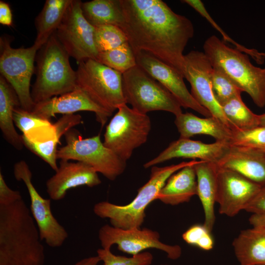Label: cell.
Segmentation results:
<instances>
[{
	"mask_svg": "<svg viewBox=\"0 0 265 265\" xmlns=\"http://www.w3.org/2000/svg\"><path fill=\"white\" fill-rule=\"evenodd\" d=\"M42 241L23 199L0 206V265H44Z\"/></svg>",
	"mask_w": 265,
	"mask_h": 265,
	"instance_id": "2",
	"label": "cell"
},
{
	"mask_svg": "<svg viewBox=\"0 0 265 265\" xmlns=\"http://www.w3.org/2000/svg\"><path fill=\"white\" fill-rule=\"evenodd\" d=\"M217 166L216 202L221 214L232 217L244 210L262 186L234 171Z\"/></svg>",
	"mask_w": 265,
	"mask_h": 265,
	"instance_id": "15",
	"label": "cell"
},
{
	"mask_svg": "<svg viewBox=\"0 0 265 265\" xmlns=\"http://www.w3.org/2000/svg\"><path fill=\"white\" fill-rule=\"evenodd\" d=\"M13 174L18 181H22L30 198V211L38 229L41 240L50 247H61L68 237L65 228L54 216L51 210V199L43 198L32 182V172L23 160L15 163Z\"/></svg>",
	"mask_w": 265,
	"mask_h": 265,
	"instance_id": "12",
	"label": "cell"
},
{
	"mask_svg": "<svg viewBox=\"0 0 265 265\" xmlns=\"http://www.w3.org/2000/svg\"><path fill=\"white\" fill-rule=\"evenodd\" d=\"M117 110L106 127L103 143L126 161L134 149L147 141L151 122L147 114L130 108L127 104Z\"/></svg>",
	"mask_w": 265,
	"mask_h": 265,
	"instance_id": "9",
	"label": "cell"
},
{
	"mask_svg": "<svg viewBox=\"0 0 265 265\" xmlns=\"http://www.w3.org/2000/svg\"><path fill=\"white\" fill-rule=\"evenodd\" d=\"M234 171L260 186H265V152L231 145L216 164Z\"/></svg>",
	"mask_w": 265,
	"mask_h": 265,
	"instance_id": "20",
	"label": "cell"
},
{
	"mask_svg": "<svg viewBox=\"0 0 265 265\" xmlns=\"http://www.w3.org/2000/svg\"><path fill=\"white\" fill-rule=\"evenodd\" d=\"M230 144L224 141L205 143L189 138H180L172 142L157 157L146 162L145 168L154 166L165 161L178 158L200 159L217 164L228 150Z\"/></svg>",
	"mask_w": 265,
	"mask_h": 265,
	"instance_id": "19",
	"label": "cell"
},
{
	"mask_svg": "<svg viewBox=\"0 0 265 265\" xmlns=\"http://www.w3.org/2000/svg\"><path fill=\"white\" fill-rule=\"evenodd\" d=\"M195 164L186 166L172 175L160 190L157 200L165 204L176 205L187 202L197 195Z\"/></svg>",
	"mask_w": 265,
	"mask_h": 265,
	"instance_id": "23",
	"label": "cell"
},
{
	"mask_svg": "<svg viewBox=\"0 0 265 265\" xmlns=\"http://www.w3.org/2000/svg\"><path fill=\"white\" fill-rule=\"evenodd\" d=\"M244 210L252 213H265V186L261 187Z\"/></svg>",
	"mask_w": 265,
	"mask_h": 265,
	"instance_id": "39",
	"label": "cell"
},
{
	"mask_svg": "<svg viewBox=\"0 0 265 265\" xmlns=\"http://www.w3.org/2000/svg\"><path fill=\"white\" fill-rule=\"evenodd\" d=\"M70 56L55 32L37 51L36 79L31 95L35 104L71 92L77 88L76 72Z\"/></svg>",
	"mask_w": 265,
	"mask_h": 265,
	"instance_id": "3",
	"label": "cell"
},
{
	"mask_svg": "<svg viewBox=\"0 0 265 265\" xmlns=\"http://www.w3.org/2000/svg\"><path fill=\"white\" fill-rule=\"evenodd\" d=\"M76 72L77 87L111 115L127 104L121 73L94 59L78 63Z\"/></svg>",
	"mask_w": 265,
	"mask_h": 265,
	"instance_id": "6",
	"label": "cell"
},
{
	"mask_svg": "<svg viewBox=\"0 0 265 265\" xmlns=\"http://www.w3.org/2000/svg\"><path fill=\"white\" fill-rule=\"evenodd\" d=\"M81 2L72 0L55 32L69 56L78 63L87 59L97 61L99 53L95 43V27L84 17Z\"/></svg>",
	"mask_w": 265,
	"mask_h": 265,
	"instance_id": "11",
	"label": "cell"
},
{
	"mask_svg": "<svg viewBox=\"0 0 265 265\" xmlns=\"http://www.w3.org/2000/svg\"><path fill=\"white\" fill-rule=\"evenodd\" d=\"M233 246L240 265H265V228L253 226L242 231Z\"/></svg>",
	"mask_w": 265,
	"mask_h": 265,
	"instance_id": "24",
	"label": "cell"
},
{
	"mask_svg": "<svg viewBox=\"0 0 265 265\" xmlns=\"http://www.w3.org/2000/svg\"><path fill=\"white\" fill-rule=\"evenodd\" d=\"M211 80L214 97L221 106L231 99L241 96L242 91L220 68L212 66Z\"/></svg>",
	"mask_w": 265,
	"mask_h": 265,
	"instance_id": "31",
	"label": "cell"
},
{
	"mask_svg": "<svg viewBox=\"0 0 265 265\" xmlns=\"http://www.w3.org/2000/svg\"><path fill=\"white\" fill-rule=\"evenodd\" d=\"M82 14L93 26L110 25L122 26L124 17L120 0H92L82 2Z\"/></svg>",
	"mask_w": 265,
	"mask_h": 265,
	"instance_id": "27",
	"label": "cell"
},
{
	"mask_svg": "<svg viewBox=\"0 0 265 265\" xmlns=\"http://www.w3.org/2000/svg\"><path fill=\"white\" fill-rule=\"evenodd\" d=\"M259 126H265V113L259 115Z\"/></svg>",
	"mask_w": 265,
	"mask_h": 265,
	"instance_id": "43",
	"label": "cell"
},
{
	"mask_svg": "<svg viewBox=\"0 0 265 265\" xmlns=\"http://www.w3.org/2000/svg\"><path fill=\"white\" fill-rule=\"evenodd\" d=\"M80 111L94 112L97 121L102 127L105 125L108 117L111 116L78 87L69 93L35 104L31 113L51 121V117H55L56 114H71Z\"/></svg>",
	"mask_w": 265,
	"mask_h": 265,
	"instance_id": "17",
	"label": "cell"
},
{
	"mask_svg": "<svg viewBox=\"0 0 265 265\" xmlns=\"http://www.w3.org/2000/svg\"><path fill=\"white\" fill-rule=\"evenodd\" d=\"M203 49L213 67L220 68L257 106H265V68L254 66L248 54L228 46L214 35L206 40Z\"/></svg>",
	"mask_w": 265,
	"mask_h": 265,
	"instance_id": "4",
	"label": "cell"
},
{
	"mask_svg": "<svg viewBox=\"0 0 265 265\" xmlns=\"http://www.w3.org/2000/svg\"><path fill=\"white\" fill-rule=\"evenodd\" d=\"M0 23L8 26L13 24V16L10 6L3 0L0 1Z\"/></svg>",
	"mask_w": 265,
	"mask_h": 265,
	"instance_id": "40",
	"label": "cell"
},
{
	"mask_svg": "<svg viewBox=\"0 0 265 265\" xmlns=\"http://www.w3.org/2000/svg\"><path fill=\"white\" fill-rule=\"evenodd\" d=\"M182 237L187 243L204 250H211L213 247L211 232L204 225L196 224L191 226L183 234Z\"/></svg>",
	"mask_w": 265,
	"mask_h": 265,
	"instance_id": "37",
	"label": "cell"
},
{
	"mask_svg": "<svg viewBox=\"0 0 265 265\" xmlns=\"http://www.w3.org/2000/svg\"><path fill=\"white\" fill-rule=\"evenodd\" d=\"M21 135L24 146L42 159L55 172L57 170V145L61 143L60 138H56L46 142L35 143L29 141Z\"/></svg>",
	"mask_w": 265,
	"mask_h": 265,
	"instance_id": "36",
	"label": "cell"
},
{
	"mask_svg": "<svg viewBox=\"0 0 265 265\" xmlns=\"http://www.w3.org/2000/svg\"><path fill=\"white\" fill-rule=\"evenodd\" d=\"M184 77L190 83L191 94L195 100L216 118L233 131L221 106L213 93L211 74L212 66L204 52L191 51L185 55Z\"/></svg>",
	"mask_w": 265,
	"mask_h": 265,
	"instance_id": "14",
	"label": "cell"
},
{
	"mask_svg": "<svg viewBox=\"0 0 265 265\" xmlns=\"http://www.w3.org/2000/svg\"><path fill=\"white\" fill-rule=\"evenodd\" d=\"M21 106L19 98L8 81L0 76V129L5 140L14 148L21 150L24 146L22 135L14 127V109Z\"/></svg>",
	"mask_w": 265,
	"mask_h": 265,
	"instance_id": "25",
	"label": "cell"
},
{
	"mask_svg": "<svg viewBox=\"0 0 265 265\" xmlns=\"http://www.w3.org/2000/svg\"><path fill=\"white\" fill-rule=\"evenodd\" d=\"M252 226H259L265 228V213H253L249 219Z\"/></svg>",
	"mask_w": 265,
	"mask_h": 265,
	"instance_id": "41",
	"label": "cell"
},
{
	"mask_svg": "<svg viewBox=\"0 0 265 265\" xmlns=\"http://www.w3.org/2000/svg\"><path fill=\"white\" fill-rule=\"evenodd\" d=\"M230 144L251 148L265 152V126L233 131Z\"/></svg>",
	"mask_w": 265,
	"mask_h": 265,
	"instance_id": "33",
	"label": "cell"
},
{
	"mask_svg": "<svg viewBox=\"0 0 265 265\" xmlns=\"http://www.w3.org/2000/svg\"><path fill=\"white\" fill-rule=\"evenodd\" d=\"M13 119L15 125L24 135L35 133L52 123L50 120L37 116L21 106L14 109Z\"/></svg>",
	"mask_w": 265,
	"mask_h": 265,
	"instance_id": "34",
	"label": "cell"
},
{
	"mask_svg": "<svg viewBox=\"0 0 265 265\" xmlns=\"http://www.w3.org/2000/svg\"><path fill=\"white\" fill-rule=\"evenodd\" d=\"M221 107L233 131L248 130L259 126V115L253 113L245 105L241 96L231 99Z\"/></svg>",
	"mask_w": 265,
	"mask_h": 265,
	"instance_id": "28",
	"label": "cell"
},
{
	"mask_svg": "<svg viewBox=\"0 0 265 265\" xmlns=\"http://www.w3.org/2000/svg\"><path fill=\"white\" fill-rule=\"evenodd\" d=\"M94 27L95 43L99 53L114 49L128 42L124 32L118 26L106 25Z\"/></svg>",
	"mask_w": 265,
	"mask_h": 265,
	"instance_id": "30",
	"label": "cell"
},
{
	"mask_svg": "<svg viewBox=\"0 0 265 265\" xmlns=\"http://www.w3.org/2000/svg\"><path fill=\"white\" fill-rule=\"evenodd\" d=\"M64 136L66 144L57 150V159L83 162L110 181L125 171L126 161L104 145L100 134L82 138L80 132L72 128Z\"/></svg>",
	"mask_w": 265,
	"mask_h": 265,
	"instance_id": "7",
	"label": "cell"
},
{
	"mask_svg": "<svg viewBox=\"0 0 265 265\" xmlns=\"http://www.w3.org/2000/svg\"><path fill=\"white\" fill-rule=\"evenodd\" d=\"M193 159L177 164L159 167L152 166L149 181L138 190L132 201L127 205H117L107 201L96 203L93 212L98 216L109 219L111 226L122 229L140 228L145 217V209L158 194L168 178L182 168L197 163Z\"/></svg>",
	"mask_w": 265,
	"mask_h": 265,
	"instance_id": "5",
	"label": "cell"
},
{
	"mask_svg": "<svg viewBox=\"0 0 265 265\" xmlns=\"http://www.w3.org/2000/svg\"><path fill=\"white\" fill-rule=\"evenodd\" d=\"M175 124L180 138H189L197 134L213 137L217 141L230 143L233 131L216 118L211 116L200 118L189 113H182L175 116Z\"/></svg>",
	"mask_w": 265,
	"mask_h": 265,
	"instance_id": "21",
	"label": "cell"
},
{
	"mask_svg": "<svg viewBox=\"0 0 265 265\" xmlns=\"http://www.w3.org/2000/svg\"><path fill=\"white\" fill-rule=\"evenodd\" d=\"M120 2L124 17L121 28L134 54L148 53L184 76L183 53L194 33L192 22L161 0Z\"/></svg>",
	"mask_w": 265,
	"mask_h": 265,
	"instance_id": "1",
	"label": "cell"
},
{
	"mask_svg": "<svg viewBox=\"0 0 265 265\" xmlns=\"http://www.w3.org/2000/svg\"><path fill=\"white\" fill-rule=\"evenodd\" d=\"M72 0H46L35 19L36 36L33 44L39 49L56 31Z\"/></svg>",
	"mask_w": 265,
	"mask_h": 265,
	"instance_id": "26",
	"label": "cell"
},
{
	"mask_svg": "<svg viewBox=\"0 0 265 265\" xmlns=\"http://www.w3.org/2000/svg\"><path fill=\"white\" fill-rule=\"evenodd\" d=\"M197 183V195L202 203L205 221L204 226L211 232L215 222L214 205L216 202L217 179V164L200 160L194 165Z\"/></svg>",
	"mask_w": 265,
	"mask_h": 265,
	"instance_id": "22",
	"label": "cell"
},
{
	"mask_svg": "<svg viewBox=\"0 0 265 265\" xmlns=\"http://www.w3.org/2000/svg\"><path fill=\"white\" fill-rule=\"evenodd\" d=\"M97 61L122 74L137 65L135 54L128 42L99 53Z\"/></svg>",
	"mask_w": 265,
	"mask_h": 265,
	"instance_id": "29",
	"label": "cell"
},
{
	"mask_svg": "<svg viewBox=\"0 0 265 265\" xmlns=\"http://www.w3.org/2000/svg\"><path fill=\"white\" fill-rule=\"evenodd\" d=\"M123 89L127 104L141 113L162 110L176 116L182 113L178 100L137 65L123 74Z\"/></svg>",
	"mask_w": 265,
	"mask_h": 265,
	"instance_id": "8",
	"label": "cell"
},
{
	"mask_svg": "<svg viewBox=\"0 0 265 265\" xmlns=\"http://www.w3.org/2000/svg\"><path fill=\"white\" fill-rule=\"evenodd\" d=\"M97 253L104 265H151L153 260L152 254L148 252L127 257L115 255L110 249L102 248L97 250Z\"/></svg>",
	"mask_w": 265,
	"mask_h": 265,
	"instance_id": "35",
	"label": "cell"
},
{
	"mask_svg": "<svg viewBox=\"0 0 265 265\" xmlns=\"http://www.w3.org/2000/svg\"><path fill=\"white\" fill-rule=\"evenodd\" d=\"M101 183L98 173L89 165L62 159L55 174L47 181L46 186L50 199L58 201L64 199L70 189L81 186L92 187Z\"/></svg>",
	"mask_w": 265,
	"mask_h": 265,
	"instance_id": "18",
	"label": "cell"
},
{
	"mask_svg": "<svg viewBox=\"0 0 265 265\" xmlns=\"http://www.w3.org/2000/svg\"><path fill=\"white\" fill-rule=\"evenodd\" d=\"M181 1L190 6L202 16L205 18L213 27L221 33L225 40L232 43L236 46L237 49L250 55L258 64H262L264 63L265 60V53L259 52L258 50L254 49H248L232 40L213 20L205 8L203 3L201 0H184Z\"/></svg>",
	"mask_w": 265,
	"mask_h": 265,
	"instance_id": "32",
	"label": "cell"
},
{
	"mask_svg": "<svg viewBox=\"0 0 265 265\" xmlns=\"http://www.w3.org/2000/svg\"><path fill=\"white\" fill-rule=\"evenodd\" d=\"M100 261L99 257L97 255L83 258L73 265H98Z\"/></svg>",
	"mask_w": 265,
	"mask_h": 265,
	"instance_id": "42",
	"label": "cell"
},
{
	"mask_svg": "<svg viewBox=\"0 0 265 265\" xmlns=\"http://www.w3.org/2000/svg\"><path fill=\"white\" fill-rule=\"evenodd\" d=\"M22 199V196L19 191L13 190L8 186L0 171V206L10 205Z\"/></svg>",
	"mask_w": 265,
	"mask_h": 265,
	"instance_id": "38",
	"label": "cell"
},
{
	"mask_svg": "<svg viewBox=\"0 0 265 265\" xmlns=\"http://www.w3.org/2000/svg\"><path fill=\"white\" fill-rule=\"evenodd\" d=\"M98 237L103 248L110 249L117 244L120 251L132 256L149 248L164 251L172 260L178 259L182 253L180 246L161 242L158 232L147 228L122 229L106 224L100 228Z\"/></svg>",
	"mask_w": 265,
	"mask_h": 265,
	"instance_id": "13",
	"label": "cell"
},
{
	"mask_svg": "<svg viewBox=\"0 0 265 265\" xmlns=\"http://www.w3.org/2000/svg\"><path fill=\"white\" fill-rule=\"evenodd\" d=\"M136 64L168 90L182 107L190 108L209 117L210 112L201 106L187 89L184 76L170 65L144 52L135 54Z\"/></svg>",
	"mask_w": 265,
	"mask_h": 265,
	"instance_id": "16",
	"label": "cell"
},
{
	"mask_svg": "<svg viewBox=\"0 0 265 265\" xmlns=\"http://www.w3.org/2000/svg\"><path fill=\"white\" fill-rule=\"evenodd\" d=\"M12 37H0V72L16 92L25 110L31 112L35 104L30 91V81L35 73L36 55L39 48L34 44L28 48H14Z\"/></svg>",
	"mask_w": 265,
	"mask_h": 265,
	"instance_id": "10",
	"label": "cell"
}]
</instances>
